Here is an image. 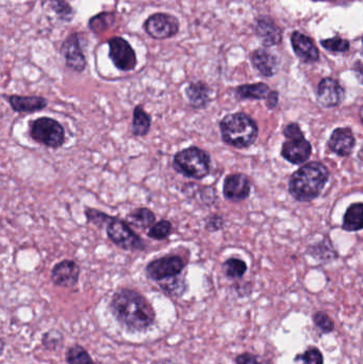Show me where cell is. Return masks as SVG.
I'll return each instance as SVG.
<instances>
[{
	"instance_id": "obj_5",
	"label": "cell",
	"mask_w": 363,
	"mask_h": 364,
	"mask_svg": "<svg viewBox=\"0 0 363 364\" xmlns=\"http://www.w3.org/2000/svg\"><path fill=\"white\" fill-rule=\"evenodd\" d=\"M29 134L32 140L53 149L60 148L67 141V134L62 124L55 118L46 116L32 120Z\"/></svg>"
},
{
	"instance_id": "obj_31",
	"label": "cell",
	"mask_w": 363,
	"mask_h": 364,
	"mask_svg": "<svg viewBox=\"0 0 363 364\" xmlns=\"http://www.w3.org/2000/svg\"><path fill=\"white\" fill-rule=\"evenodd\" d=\"M42 344L49 351H58L64 344V337L58 329H50L43 335Z\"/></svg>"
},
{
	"instance_id": "obj_15",
	"label": "cell",
	"mask_w": 363,
	"mask_h": 364,
	"mask_svg": "<svg viewBox=\"0 0 363 364\" xmlns=\"http://www.w3.org/2000/svg\"><path fill=\"white\" fill-rule=\"evenodd\" d=\"M291 44L295 55L303 63H315L319 61L320 52L313 38L299 31H294L291 36Z\"/></svg>"
},
{
	"instance_id": "obj_44",
	"label": "cell",
	"mask_w": 363,
	"mask_h": 364,
	"mask_svg": "<svg viewBox=\"0 0 363 364\" xmlns=\"http://www.w3.org/2000/svg\"><path fill=\"white\" fill-rule=\"evenodd\" d=\"M362 56H363V38H362Z\"/></svg>"
},
{
	"instance_id": "obj_23",
	"label": "cell",
	"mask_w": 363,
	"mask_h": 364,
	"mask_svg": "<svg viewBox=\"0 0 363 364\" xmlns=\"http://www.w3.org/2000/svg\"><path fill=\"white\" fill-rule=\"evenodd\" d=\"M342 228L346 231H359L363 229V202L350 204L343 218Z\"/></svg>"
},
{
	"instance_id": "obj_19",
	"label": "cell",
	"mask_w": 363,
	"mask_h": 364,
	"mask_svg": "<svg viewBox=\"0 0 363 364\" xmlns=\"http://www.w3.org/2000/svg\"><path fill=\"white\" fill-rule=\"evenodd\" d=\"M186 95L191 107L202 110L210 102L211 89L205 81H192L186 88Z\"/></svg>"
},
{
	"instance_id": "obj_37",
	"label": "cell",
	"mask_w": 363,
	"mask_h": 364,
	"mask_svg": "<svg viewBox=\"0 0 363 364\" xmlns=\"http://www.w3.org/2000/svg\"><path fill=\"white\" fill-rule=\"evenodd\" d=\"M200 200L207 206H211L217 200V192H215L214 188L212 187L202 188V189H200Z\"/></svg>"
},
{
	"instance_id": "obj_11",
	"label": "cell",
	"mask_w": 363,
	"mask_h": 364,
	"mask_svg": "<svg viewBox=\"0 0 363 364\" xmlns=\"http://www.w3.org/2000/svg\"><path fill=\"white\" fill-rule=\"evenodd\" d=\"M317 102L322 107H338L345 98V91L339 81L334 78H324L317 85Z\"/></svg>"
},
{
	"instance_id": "obj_39",
	"label": "cell",
	"mask_w": 363,
	"mask_h": 364,
	"mask_svg": "<svg viewBox=\"0 0 363 364\" xmlns=\"http://www.w3.org/2000/svg\"><path fill=\"white\" fill-rule=\"evenodd\" d=\"M284 136L287 139L299 138V136H303V132L301 130V127L296 122L289 124L284 129Z\"/></svg>"
},
{
	"instance_id": "obj_42",
	"label": "cell",
	"mask_w": 363,
	"mask_h": 364,
	"mask_svg": "<svg viewBox=\"0 0 363 364\" xmlns=\"http://www.w3.org/2000/svg\"><path fill=\"white\" fill-rule=\"evenodd\" d=\"M151 364H177L171 358H160V359L155 360L151 362Z\"/></svg>"
},
{
	"instance_id": "obj_24",
	"label": "cell",
	"mask_w": 363,
	"mask_h": 364,
	"mask_svg": "<svg viewBox=\"0 0 363 364\" xmlns=\"http://www.w3.org/2000/svg\"><path fill=\"white\" fill-rule=\"evenodd\" d=\"M126 220L137 228H149L156 224V214L149 208H137L127 216Z\"/></svg>"
},
{
	"instance_id": "obj_6",
	"label": "cell",
	"mask_w": 363,
	"mask_h": 364,
	"mask_svg": "<svg viewBox=\"0 0 363 364\" xmlns=\"http://www.w3.org/2000/svg\"><path fill=\"white\" fill-rule=\"evenodd\" d=\"M106 231L111 242L124 251H142L146 248L143 239L133 231L126 220L112 218L107 224Z\"/></svg>"
},
{
	"instance_id": "obj_41",
	"label": "cell",
	"mask_w": 363,
	"mask_h": 364,
	"mask_svg": "<svg viewBox=\"0 0 363 364\" xmlns=\"http://www.w3.org/2000/svg\"><path fill=\"white\" fill-rule=\"evenodd\" d=\"M354 71L355 74H356V77L358 78L359 83L363 85V63L357 61L354 66Z\"/></svg>"
},
{
	"instance_id": "obj_26",
	"label": "cell",
	"mask_w": 363,
	"mask_h": 364,
	"mask_svg": "<svg viewBox=\"0 0 363 364\" xmlns=\"http://www.w3.org/2000/svg\"><path fill=\"white\" fill-rule=\"evenodd\" d=\"M116 22L114 12H102L89 20V28L93 34H100L106 31Z\"/></svg>"
},
{
	"instance_id": "obj_20",
	"label": "cell",
	"mask_w": 363,
	"mask_h": 364,
	"mask_svg": "<svg viewBox=\"0 0 363 364\" xmlns=\"http://www.w3.org/2000/svg\"><path fill=\"white\" fill-rule=\"evenodd\" d=\"M250 61L263 77H273L277 73V58L266 49L258 48L253 51Z\"/></svg>"
},
{
	"instance_id": "obj_13",
	"label": "cell",
	"mask_w": 363,
	"mask_h": 364,
	"mask_svg": "<svg viewBox=\"0 0 363 364\" xmlns=\"http://www.w3.org/2000/svg\"><path fill=\"white\" fill-rule=\"evenodd\" d=\"M250 186L249 179L244 174H231L227 176L223 185V195L229 202H243L249 197Z\"/></svg>"
},
{
	"instance_id": "obj_18",
	"label": "cell",
	"mask_w": 363,
	"mask_h": 364,
	"mask_svg": "<svg viewBox=\"0 0 363 364\" xmlns=\"http://www.w3.org/2000/svg\"><path fill=\"white\" fill-rule=\"evenodd\" d=\"M356 140H355L354 134L350 128H337L334 129L329 141H328V147L332 153L340 157H348L352 153L354 149Z\"/></svg>"
},
{
	"instance_id": "obj_8",
	"label": "cell",
	"mask_w": 363,
	"mask_h": 364,
	"mask_svg": "<svg viewBox=\"0 0 363 364\" xmlns=\"http://www.w3.org/2000/svg\"><path fill=\"white\" fill-rule=\"evenodd\" d=\"M186 262L178 255H167L153 260L145 267V274L149 279L160 282L169 278L182 275L186 269Z\"/></svg>"
},
{
	"instance_id": "obj_25",
	"label": "cell",
	"mask_w": 363,
	"mask_h": 364,
	"mask_svg": "<svg viewBox=\"0 0 363 364\" xmlns=\"http://www.w3.org/2000/svg\"><path fill=\"white\" fill-rule=\"evenodd\" d=\"M67 364H95L89 351L80 344H74L65 351Z\"/></svg>"
},
{
	"instance_id": "obj_29",
	"label": "cell",
	"mask_w": 363,
	"mask_h": 364,
	"mask_svg": "<svg viewBox=\"0 0 363 364\" xmlns=\"http://www.w3.org/2000/svg\"><path fill=\"white\" fill-rule=\"evenodd\" d=\"M293 361L296 364H324V356L317 346H308L303 353L297 354Z\"/></svg>"
},
{
	"instance_id": "obj_22",
	"label": "cell",
	"mask_w": 363,
	"mask_h": 364,
	"mask_svg": "<svg viewBox=\"0 0 363 364\" xmlns=\"http://www.w3.org/2000/svg\"><path fill=\"white\" fill-rule=\"evenodd\" d=\"M270 93V88L263 83L240 85L235 91L239 99H266Z\"/></svg>"
},
{
	"instance_id": "obj_43",
	"label": "cell",
	"mask_w": 363,
	"mask_h": 364,
	"mask_svg": "<svg viewBox=\"0 0 363 364\" xmlns=\"http://www.w3.org/2000/svg\"><path fill=\"white\" fill-rule=\"evenodd\" d=\"M359 116H360L361 122L363 124V106L360 108V111H359Z\"/></svg>"
},
{
	"instance_id": "obj_16",
	"label": "cell",
	"mask_w": 363,
	"mask_h": 364,
	"mask_svg": "<svg viewBox=\"0 0 363 364\" xmlns=\"http://www.w3.org/2000/svg\"><path fill=\"white\" fill-rule=\"evenodd\" d=\"M255 32L266 47L282 43V31L270 16H259L255 22Z\"/></svg>"
},
{
	"instance_id": "obj_40",
	"label": "cell",
	"mask_w": 363,
	"mask_h": 364,
	"mask_svg": "<svg viewBox=\"0 0 363 364\" xmlns=\"http://www.w3.org/2000/svg\"><path fill=\"white\" fill-rule=\"evenodd\" d=\"M278 92L270 91V95L266 98V105H268V109H274L276 107L277 104H278Z\"/></svg>"
},
{
	"instance_id": "obj_10",
	"label": "cell",
	"mask_w": 363,
	"mask_h": 364,
	"mask_svg": "<svg viewBox=\"0 0 363 364\" xmlns=\"http://www.w3.org/2000/svg\"><path fill=\"white\" fill-rule=\"evenodd\" d=\"M60 52L64 58L67 69L75 73H82L87 67L83 50H82L81 36L78 32H74L65 38L60 48Z\"/></svg>"
},
{
	"instance_id": "obj_4",
	"label": "cell",
	"mask_w": 363,
	"mask_h": 364,
	"mask_svg": "<svg viewBox=\"0 0 363 364\" xmlns=\"http://www.w3.org/2000/svg\"><path fill=\"white\" fill-rule=\"evenodd\" d=\"M173 167L189 179H204L210 173V155L200 147H188L174 155Z\"/></svg>"
},
{
	"instance_id": "obj_30",
	"label": "cell",
	"mask_w": 363,
	"mask_h": 364,
	"mask_svg": "<svg viewBox=\"0 0 363 364\" xmlns=\"http://www.w3.org/2000/svg\"><path fill=\"white\" fill-rule=\"evenodd\" d=\"M173 225L170 220H161L149 228L147 236L155 241H163L171 236Z\"/></svg>"
},
{
	"instance_id": "obj_33",
	"label": "cell",
	"mask_w": 363,
	"mask_h": 364,
	"mask_svg": "<svg viewBox=\"0 0 363 364\" xmlns=\"http://www.w3.org/2000/svg\"><path fill=\"white\" fill-rule=\"evenodd\" d=\"M51 10L55 15L64 22H71L74 18V9L67 0H49Z\"/></svg>"
},
{
	"instance_id": "obj_36",
	"label": "cell",
	"mask_w": 363,
	"mask_h": 364,
	"mask_svg": "<svg viewBox=\"0 0 363 364\" xmlns=\"http://www.w3.org/2000/svg\"><path fill=\"white\" fill-rule=\"evenodd\" d=\"M224 218L219 214H211L205 220L206 229L210 232H215V231L221 230L224 227Z\"/></svg>"
},
{
	"instance_id": "obj_7",
	"label": "cell",
	"mask_w": 363,
	"mask_h": 364,
	"mask_svg": "<svg viewBox=\"0 0 363 364\" xmlns=\"http://www.w3.org/2000/svg\"><path fill=\"white\" fill-rule=\"evenodd\" d=\"M143 29L153 40H167L179 34L180 22L173 14L157 12L147 18Z\"/></svg>"
},
{
	"instance_id": "obj_1",
	"label": "cell",
	"mask_w": 363,
	"mask_h": 364,
	"mask_svg": "<svg viewBox=\"0 0 363 364\" xmlns=\"http://www.w3.org/2000/svg\"><path fill=\"white\" fill-rule=\"evenodd\" d=\"M109 311L128 332H146L156 323V311L139 292L120 288L109 302Z\"/></svg>"
},
{
	"instance_id": "obj_35",
	"label": "cell",
	"mask_w": 363,
	"mask_h": 364,
	"mask_svg": "<svg viewBox=\"0 0 363 364\" xmlns=\"http://www.w3.org/2000/svg\"><path fill=\"white\" fill-rule=\"evenodd\" d=\"M85 216H87L88 222L92 223L97 227H102L108 224L114 216H110L104 212L100 211L97 209H92V208H87L85 211Z\"/></svg>"
},
{
	"instance_id": "obj_21",
	"label": "cell",
	"mask_w": 363,
	"mask_h": 364,
	"mask_svg": "<svg viewBox=\"0 0 363 364\" xmlns=\"http://www.w3.org/2000/svg\"><path fill=\"white\" fill-rule=\"evenodd\" d=\"M151 127V118L142 106H137L133 109L132 125H131V132L133 136H147Z\"/></svg>"
},
{
	"instance_id": "obj_9",
	"label": "cell",
	"mask_w": 363,
	"mask_h": 364,
	"mask_svg": "<svg viewBox=\"0 0 363 364\" xmlns=\"http://www.w3.org/2000/svg\"><path fill=\"white\" fill-rule=\"evenodd\" d=\"M109 58L121 71H131L137 65V54L130 43L122 36H114L108 41Z\"/></svg>"
},
{
	"instance_id": "obj_3",
	"label": "cell",
	"mask_w": 363,
	"mask_h": 364,
	"mask_svg": "<svg viewBox=\"0 0 363 364\" xmlns=\"http://www.w3.org/2000/svg\"><path fill=\"white\" fill-rule=\"evenodd\" d=\"M219 130L223 141L229 146L238 149L252 146L259 134V129L255 120L242 112L227 114L221 118Z\"/></svg>"
},
{
	"instance_id": "obj_17",
	"label": "cell",
	"mask_w": 363,
	"mask_h": 364,
	"mask_svg": "<svg viewBox=\"0 0 363 364\" xmlns=\"http://www.w3.org/2000/svg\"><path fill=\"white\" fill-rule=\"evenodd\" d=\"M12 110L16 113H34L42 111L48 106V100L43 96H6Z\"/></svg>"
},
{
	"instance_id": "obj_34",
	"label": "cell",
	"mask_w": 363,
	"mask_h": 364,
	"mask_svg": "<svg viewBox=\"0 0 363 364\" xmlns=\"http://www.w3.org/2000/svg\"><path fill=\"white\" fill-rule=\"evenodd\" d=\"M321 45L330 52H346V51L350 50V42L340 38V36H334L331 38L322 40Z\"/></svg>"
},
{
	"instance_id": "obj_2",
	"label": "cell",
	"mask_w": 363,
	"mask_h": 364,
	"mask_svg": "<svg viewBox=\"0 0 363 364\" xmlns=\"http://www.w3.org/2000/svg\"><path fill=\"white\" fill-rule=\"evenodd\" d=\"M329 172L321 162H310L297 169L289 181V192L299 202H311L321 194L327 183Z\"/></svg>"
},
{
	"instance_id": "obj_14",
	"label": "cell",
	"mask_w": 363,
	"mask_h": 364,
	"mask_svg": "<svg viewBox=\"0 0 363 364\" xmlns=\"http://www.w3.org/2000/svg\"><path fill=\"white\" fill-rule=\"evenodd\" d=\"M313 147L305 136L299 138L288 139L282 144V155L288 162L299 165L310 158Z\"/></svg>"
},
{
	"instance_id": "obj_38",
	"label": "cell",
	"mask_w": 363,
	"mask_h": 364,
	"mask_svg": "<svg viewBox=\"0 0 363 364\" xmlns=\"http://www.w3.org/2000/svg\"><path fill=\"white\" fill-rule=\"evenodd\" d=\"M235 364H262L258 356H256L255 354L248 353V351L238 355L235 358Z\"/></svg>"
},
{
	"instance_id": "obj_32",
	"label": "cell",
	"mask_w": 363,
	"mask_h": 364,
	"mask_svg": "<svg viewBox=\"0 0 363 364\" xmlns=\"http://www.w3.org/2000/svg\"><path fill=\"white\" fill-rule=\"evenodd\" d=\"M313 322L315 326L321 331L323 335L334 332L336 329L334 321L330 318L329 314L325 311H317L313 316Z\"/></svg>"
},
{
	"instance_id": "obj_27",
	"label": "cell",
	"mask_w": 363,
	"mask_h": 364,
	"mask_svg": "<svg viewBox=\"0 0 363 364\" xmlns=\"http://www.w3.org/2000/svg\"><path fill=\"white\" fill-rule=\"evenodd\" d=\"M223 272L225 276L229 279H241L246 272H247V265L243 260L238 258H229L223 263Z\"/></svg>"
},
{
	"instance_id": "obj_12",
	"label": "cell",
	"mask_w": 363,
	"mask_h": 364,
	"mask_svg": "<svg viewBox=\"0 0 363 364\" xmlns=\"http://www.w3.org/2000/svg\"><path fill=\"white\" fill-rule=\"evenodd\" d=\"M79 265L73 260L65 259L57 263L50 272V279L57 287L69 288L75 287L79 281L80 277Z\"/></svg>"
},
{
	"instance_id": "obj_28",
	"label": "cell",
	"mask_w": 363,
	"mask_h": 364,
	"mask_svg": "<svg viewBox=\"0 0 363 364\" xmlns=\"http://www.w3.org/2000/svg\"><path fill=\"white\" fill-rule=\"evenodd\" d=\"M160 288L166 295L172 298H182L186 291V284L184 279L177 277L169 278L159 282Z\"/></svg>"
}]
</instances>
